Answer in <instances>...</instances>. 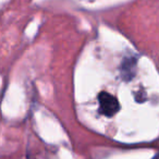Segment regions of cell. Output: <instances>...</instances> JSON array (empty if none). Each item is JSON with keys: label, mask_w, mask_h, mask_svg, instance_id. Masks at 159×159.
Returning a JSON list of instances; mask_svg holds the SVG:
<instances>
[{"label": "cell", "mask_w": 159, "mask_h": 159, "mask_svg": "<svg viewBox=\"0 0 159 159\" xmlns=\"http://www.w3.org/2000/svg\"><path fill=\"white\" fill-rule=\"evenodd\" d=\"M98 104H99V112L105 117L111 118L120 110L119 100L107 92H102L98 95Z\"/></svg>", "instance_id": "obj_1"}, {"label": "cell", "mask_w": 159, "mask_h": 159, "mask_svg": "<svg viewBox=\"0 0 159 159\" xmlns=\"http://www.w3.org/2000/svg\"><path fill=\"white\" fill-rule=\"evenodd\" d=\"M137 60L135 57L128 56L124 57L120 66V76L125 82H130L136 74Z\"/></svg>", "instance_id": "obj_2"}, {"label": "cell", "mask_w": 159, "mask_h": 159, "mask_svg": "<svg viewBox=\"0 0 159 159\" xmlns=\"http://www.w3.org/2000/svg\"><path fill=\"white\" fill-rule=\"evenodd\" d=\"M135 98H136L137 102H145L146 100V97H145V93H144L143 91H139V93L136 94V96H135Z\"/></svg>", "instance_id": "obj_3"}]
</instances>
